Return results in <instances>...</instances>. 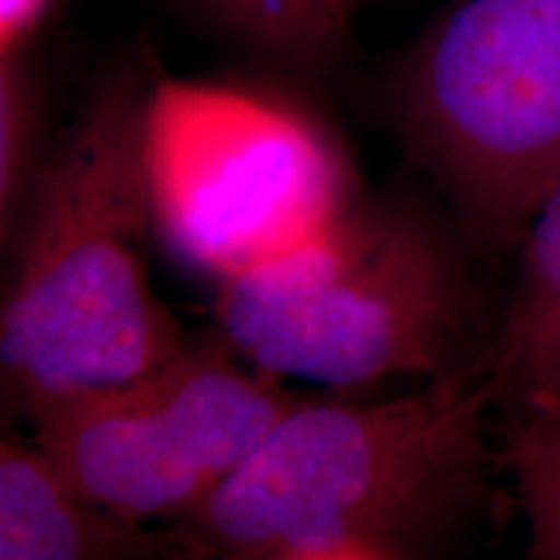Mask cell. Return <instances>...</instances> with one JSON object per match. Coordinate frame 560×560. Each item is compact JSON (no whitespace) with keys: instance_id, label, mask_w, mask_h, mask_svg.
Returning <instances> with one entry per match:
<instances>
[{"instance_id":"3957f363","label":"cell","mask_w":560,"mask_h":560,"mask_svg":"<svg viewBox=\"0 0 560 560\" xmlns=\"http://www.w3.org/2000/svg\"><path fill=\"white\" fill-rule=\"evenodd\" d=\"M444 202L359 195L342 213L219 280L213 332L283 382L363 389L482 366L499 301Z\"/></svg>"},{"instance_id":"5b68a950","label":"cell","mask_w":560,"mask_h":560,"mask_svg":"<svg viewBox=\"0 0 560 560\" xmlns=\"http://www.w3.org/2000/svg\"><path fill=\"white\" fill-rule=\"evenodd\" d=\"M310 397L249 366L210 330L156 369L60 397L26 423L96 501L132 520L174 524L206 506Z\"/></svg>"},{"instance_id":"52a82bcc","label":"cell","mask_w":560,"mask_h":560,"mask_svg":"<svg viewBox=\"0 0 560 560\" xmlns=\"http://www.w3.org/2000/svg\"><path fill=\"white\" fill-rule=\"evenodd\" d=\"M185 558L172 524L96 501L34 439L0 441V560Z\"/></svg>"},{"instance_id":"ba28073f","label":"cell","mask_w":560,"mask_h":560,"mask_svg":"<svg viewBox=\"0 0 560 560\" xmlns=\"http://www.w3.org/2000/svg\"><path fill=\"white\" fill-rule=\"evenodd\" d=\"M514 255L482 359L495 410L560 392V185L537 208Z\"/></svg>"},{"instance_id":"4fadbf2b","label":"cell","mask_w":560,"mask_h":560,"mask_svg":"<svg viewBox=\"0 0 560 560\" xmlns=\"http://www.w3.org/2000/svg\"><path fill=\"white\" fill-rule=\"evenodd\" d=\"M348 3H350V9H353V11H355V9H359V5H361V3H369V0H348Z\"/></svg>"},{"instance_id":"9c48e42d","label":"cell","mask_w":560,"mask_h":560,"mask_svg":"<svg viewBox=\"0 0 560 560\" xmlns=\"http://www.w3.org/2000/svg\"><path fill=\"white\" fill-rule=\"evenodd\" d=\"M501 470L527 522V558L560 560V392L499 408Z\"/></svg>"},{"instance_id":"6da1fadb","label":"cell","mask_w":560,"mask_h":560,"mask_svg":"<svg viewBox=\"0 0 560 560\" xmlns=\"http://www.w3.org/2000/svg\"><path fill=\"white\" fill-rule=\"evenodd\" d=\"M493 410L482 366L376 402L312 395L172 527L190 560L450 556L501 509Z\"/></svg>"},{"instance_id":"277c9868","label":"cell","mask_w":560,"mask_h":560,"mask_svg":"<svg viewBox=\"0 0 560 560\" xmlns=\"http://www.w3.org/2000/svg\"><path fill=\"white\" fill-rule=\"evenodd\" d=\"M405 153L482 255L560 185V0H452L384 83Z\"/></svg>"},{"instance_id":"8fae6325","label":"cell","mask_w":560,"mask_h":560,"mask_svg":"<svg viewBox=\"0 0 560 560\" xmlns=\"http://www.w3.org/2000/svg\"><path fill=\"white\" fill-rule=\"evenodd\" d=\"M47 149L45 89L30 52L0 55V240L11 234Z\"/></svg>"},{"instance_id":"30bf717a","label":"cell","mask_w":560,"mask_h":560,"mask_svg":"<svg viewBox=\"0 0 560 560\" xmlns=\"http://www.w3.org/2000/svg\"><path fill=\"white\" fill-rule=\"evenodd\" d=\"M249 50L296 68H322L342 52L348 0H187Z\"/></svg>"},{"instance_id":"7c38bea8","label":"cell","mask_w":560,"mask_h":560,"mask_svg":"<svg viewBox=\"0 0 560 560\" xmlns=\"http://www.w3.org/2000/svg\"><path fill=\"white\" fill-rule=\"evenodd\" d=\"M55 0H0V55L30 52Z\"/></svg>"},{"instance_id":"8992f818","label":"cell","mask_w":560,"mask_h":560,"mask_svg":"<svg viewBox=\"0 0 560 560\" xmlns=\"http://www.w3.org/2000/svg\"><path fill=\"white\" fill-rule=\"evenodd\" d=\"M159 229L219 280L325 229L359 195L306 109L247 86L161 79L153 112Z\"/></svg>"},{"instance_id":"7a4b0ae2","label":"cell","mask_w":560,"mask_h":560,"mask_svg":"<svg viewBox=\"0 0 560 560\" xmlns=\"http://www.w3.org/2000/svg\"><path fill=\"white\" fill-rule=\"evenodd\" d=\"M161 75L122 62L47 149L11 234L0 304L5 418L156 369L187 338L151 285Z\"/></svg>"}]
</instances>
